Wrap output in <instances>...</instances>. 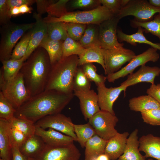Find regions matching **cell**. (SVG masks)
I'll list each match as a JSON object with an SVG mask.
<instances>
[{
    "label": "cell",
    "mask_w": 160,
    "mask_h": 160,
    "mask_svg": "<svg viewBox=\"0 0 160 160\" xmlns=\"http://www.w3.org/2000/svg\"><path fill=\"white\" fill-rule=\"evenodd\" d=\"M92 160H110L109 157L104 153L100 155Z\"/></svg>",
    "instance_id": "cell-54"
},
{
    "label": "cell",
    "mask_w": 160,
    "mask_h": 160,
    "mask_svg": "<svg viewBox=\"0 0 160 160\" xmlns=\"http://www.w3.org/2000/svg\"><path fill=\"white\" fill-rule=\"evenodd\" d=\"M115 16L106 7L100 5L95 8L88 10L68 12L66 14L59 18L48 15L43 19L47 23L60 22L99 25L104 21Z\"/></svg>",
    "instance_id": "cell-4"
},
{
    "label": "cell",
    "mask_w": 160,
    "mask_h": 160,
    "mask_svg": "<svg viewBox=\"0 0 160 160\" xmlns=\"http://www.w3.org/2000/svg\"><path fill=\"white\" fill-rule=\"evenodd\" d=\"M99 0H74L71 2V6L74 9L95 8L101 5Z\"/></svg>",
    "instance_id": "cell-44"
},
{
    "label": "cell",
    "mask_w": 160,
    "mask_h": 160,
    "mask_svg": "<svg viewBox=\"0 0 160 160\" xmlns=\"http://www.w3.org/2000/svg\"><path fill=\"white\" fill-rule=\"evenodd\" d=\"M129 106L131 110L141 112L159 108L160 105L153 97L148 95L130 99L129 100Z\"/></svg>",
    "instance_id": "cell-27"
},
{
    "label": "cell",
    "mask_w": 160,
    "mask_h": 160,
    "mask_svg": "<svg viewBox=\"0 0 160 160\" xmlns=\"http://www.w3.org/2000/svg\"><path fill=\"white\" fill-rule=\"evenodd\" d=\"M79 57L78 66L95 62L100 64L104 70L105 69L103 56L102 49L100 47H94L86 49Z\"/></svg>",
    "instance_id": "cell-29"
},
{
    "label": "cell",
    "mask_w": 160,
    "mask_h": 160,
    "mask_svg": "<svg viewBox=\"0 0 160 160\" xmlns=\"http://www.w3.org/2000/svg\"><path fill=\"white\" fill-rule=\"evenodd\" d=\"M25 60L24 56L20 59L10 58L1 62L3 66L0 70V80L6 81L15 77L19 72Z\"/></svg>",
    "instance_id": "cell-26"
},
{
    "label": "cell",
    "mask_w": 160,
    "mask_h": 160,
    "mask_svg": "<svg viewBox=\"0 0 160 160\" xmlns=\"http://www.w3.org/2000/svg\"><path fill=\"white\" fill-rule=\"evenodd\" d=\"M138 130L135 129L129 135L124 152L117 160H146L139 149Z\"/></svg>",
    "instance_id": "cell-21"
},
{
    "label": "cell",
    "mask_w": 160,
    "mask_h": 160,
    "mask_svg": "<svg viewBox=\"0 0 160 160\" xmlns=\"http://www.w3.org/2000/svg\"><path fill=\"white\" fill-rule=\"evenodd\" d=\"M9 12L11 17L12 16H18L20 14L19 7H17L11 8L9 10Z\"/></svg>",
    "instance_id": "cell-52"
},
{
    "label": "cell",
    "mask_w": 160,
    "mask_h": 160,
    "mask_svg": "<svg viewBox=\"0 0 160 160\" xmlns=\"http://www.w3.org/2000/svg\"><path fill=\"white\" fill-rule=\"evenodd\" d=\"M9 121L11 126L20 131L28 138L35 134V123L31 121L14 116Z\"/></svg>",
    "instance_id": "cell-33"
},
{
    "label": "cell",
    "mask_w": 160,
    "mask_h": 160,
    "mask_svg": "<svg viewBox=\"0 0 160 160\" xmlns=\"http://www.w3.org/2000/svg\"><path fill=\"white\" fill-rule=\"evenodd\" d=\"M148 2L152 6L160 8V0H149Z\"/></svg>",
    "instance_id": "cell-53"
},
{
    "label": "cell",
    "mask_w": 160,
    "mask_h": 160,
    "mask_svg": "<svg viewBox=\"0 0 160 160\" xmlns=\"http://www.w3.org/2000/svg\"><path fill=\"white\" fill-rule=\"evenodd\" d=\"M100 4L108 8L116 15L122 8L121 0H99Z\"/></svg>",
    "instance_id": "cell-46"
},
{
    "label": "cell",
    "mask_w": 160,
    "mask_h": 160,
    "mask_svg": "<svg viewBox=\"0 0 160 160\" xmlns=\"http://www.w3.org/2000/svg\"><path fill=\"white\" fill-rule=\"evenodd\" d=\"M119 20L115 16L99 25V41L101 49H109L123 46L124 43L119 42L117 36V27Z\"/></svg>",
    "instance_id": "cell-13"
},
{
    "label": "cell",
    "mask_w": 160,
    "mask_h": 160,
    "mask_svg": "<svg viewBox=\"0 0 160 160\" xmlns=\"http://www.w3.org/2000/svg\"><path fill=\"white\" fill-rule=\"evenodd\" d=\"M91 82L84 74L81 67H78L73 79V91L90 89Z\"/></svg>",
    "instance_id": "cell-37"
},
{
    "label": "cell",
    "mask_w": 160,
    "mask_h": 160,
    "mask_svg": "<svg viewBox=\"0 0 160 160\" xmlns=\"http://www.w3.org/2000/svg\"><path fill=\"white\" fill-rule=\"evenodd\" d=\"M17 110L0 92V118L8 121L15 116Z\"/></svg>",
    "instance_id": "cell-39"
},
{
    "label": "cell",
    "mask_w": 160,
    "mask_h": 160,
    "mask_svg": "<svg viewBox=\"0 0 160 160\" xmlns=\"http://www.w3.org/2000/svg\"><path fill=\"white\" fill-rule=\"evenodd\" d=\"M20 14L31 13L32 12V8L27 4H24L19 7Z\"/></svg>",
    "instance_id": "cell-51"
},
{
    "label": "cell",
    "mask_w": 160,
    "mask_h": 160,
    "mask_svg": "<svg viewBox=\"0 0 160 160\" xmlns=\"http://www.w3.org/2000/svg\"><path fill=\"white\" fill-rule=\"evenodd\" d=\"M35 23L17 24L11 22L0 28V60L10 59L13 48L23 35L33 27Z\"/></svg>",
    "instance_id": "cell-5"
},
{
    "label": "cell",
    "mask_w": 160,
    "mask_h": 160,
    "mask_svg": "<svg viewBox=\"0 0 160 160\" xmlns=\"http://www.w3.org/2000/svg\"><path fill=\"white\" fill-rule=\"evenodd\" d=\"M88 120L96 134L105 140L108 141L118 132L115 127L118 119L109 112L100 110Z\"/></svg>",
    "instance_id": "cell-8"
},
{
    "label": "cell",
    "mask_w": 160,
    "mask_h": 160,
    "mask_svg": "<svg viewBox=\"0 0 160 160\" xmlns=\"http://www.w3.org/2000/svg\"><path fill=\"white\" fill-rule=\"evenodd\" d=\"M28 160H35L33 158H28Z\"/></svg>",
    "instance_id": "cell-55"
},
{
    "label": "cell",
    "mask_w": 160,
    "mask_h": 160,
    "mask_svg": "<svg viewBox=\"0 0 160 160\" xmlns=\"http://www.w3.org/2000/svg\"><path fill=\"white\" fill-rule=\"evenodd\" d=\"M47 23V35L51 39L63 41L68 34L65 23L53 22Z\"/></svg>",
    "instance_id": "cell-34"
},
{
    "label": "cell",
    "mask_w": 160,
    "mask_h": 160,
    "mask_svg": "<svg viewBox=\"0 0 160 160\" xmlns=\"http://www.w3.org/2000/svg\"><path fill=\"white\" fill-rule=\"evenodd\" d=\"M130 24L133 28L142 27L145 33H150L157 37L160 42V13L155 15L153 19L149 21L141 23L133 19L130 21Z\"/></svg>",
    "instance_id": "cell-31"
},
{
    "label": "cell",
    "mask_w": 160,
    "mask_h": 160,
    "mask_svg": "<svg viewBox=\"0 0 160 160\" xmlns=\"http://www.w3.org/2000/svg\"><path fill=\"white\" fill-rule=\"evenodd\" d=\"M0 160H3V159H2L0 158Z\"/></svg>",
    "instance_id": "cell-57"
},
{
    "label": "cell",
    "mask_w": 160,
    "mask_h": 160,
    "mask_svg": "<svg viewBox=\"0 0 160 160\" xmlns=\"http://www.w3.org/2000/svg\"><path fill=\"white\" fill-rule=\"evenodd\" d=\"M147 160H153V159H148Z\"/></svg>",
    "instance_id": "cell-56"
},
{
    "label": "cell",
    "mask_w": 160,
    "mask_h": 160,
    "mask_svg": "<svg viewBox=\"0 0 160 160\" xmlns=\"http://www.w3.org/2000/svg\"><path fill=\"white\" fill-rule=\"evenodd\" d=\"M157 50L152 47L148 48L142 53L136 55L126 65L119 71L107 75V79L109 82L113 83L116 80L132 73L137 67L145 65L148 62L157 61L159 58Z\"/></svg>",
    "instance_id": "cell-11"
},
{
    "label": "cell",
    "mask_w": 160,
    "mask_h": 160,
    "mask_svg": "<svg viewBox=\"0 0 160 160\" xmlns=\"http://www.w3.org/2000/svg\"><path fill=\"white\" fill-rule=\"evenodd\" d=\"M0 91L16 110L31 97L20 72L11 79L0 80Z\"/></svg>",
    "instance_id": "cell-6"
},
{
    "label": "cell",
    "mask_w": 160,
    "mask_h": 160,
    "mask_svg": "<svg viewBox=\"0 0 160 160\" xmlns=\"http://www.w3.org/2000/svg\"><path fill=\"white\" fill-rule=\"evenodd\" d=\"M81 153L74 144L60 146L45 144L35 160H79Z\"/></svg>",
    "instance_id": "cell-10"
},
{
    "label": "cell",
    "mask_w": 160,
    "mask_h": 160,
    "mask_svg": "<svg viewBox=\"0 0 160 160\" xmlns=\"http://www.w3.org/2000/svg\"><path fill=\"white\" fill-rule=\"evenodd\" d=\"M137 28L136 33L131 34H126L121 29H117V36L119 42L121 43L125 41L134 46H136L137 43H143L160 50V43H155L149 41L143 34V29L140 27Z\"/></svg>",
    "instance_id": "cell-23"
},
{
    "label": "cell",
    "mask_w": 160,
    "mask_h": 160,
    "mask_svg": "<svg viewBox=\"0 0 160 160\" xmlns=\"http://www.w3.org/2000/svg\"><path fill=\"white\" fill-rule=\"evenodd\" d=\"M33 17L35 19L36 22L32 28V36L28 48L24 56L26 60L39 47L42 41L47 35V23L44 21L41 16L36 12H34Z\"/></svg>",
    "instance_id": "cell-17"
},
{
    "label": "cell",
    "mask_w": 160,
    "mask_h": 160,
    "mask_svg": "<svg viewBox=\"0 0 160 160\" xmlns=\"http://www.w3.org/2000/svg\"><path fill=\"white\" fill-rule=\"evenodd\" d=\"M81 67L88 78L91 81L94 82L97 86L105 83L107 76L97 73L96 68L92 63H86L81 65Z\"/></svg>",
    "instance_id": "cell-38"
},
{
    "label": "cell",
    "mask_w": 160,
    "mask_h": 160,
    "mask_svg": "<svg viewBox=\"0 0 160 160\" xmlns=\"http://www.w3.org/2000/svg\"><path fill=\"white\" fill-rule=\"evenodd\" d=\"M7 0H0V25L1 26L11 22L9 14L7 3Z\"/></svg>",
    "instance_id": "cell-45"
},
{
    "label": "cell",
    "mask_w": 160,
    "mask_h": 160,
    "mask_svg": "<svg viewBox=\"0 0 160 160\" xmlns=\"http://www.w3.org/2000/svg\"><path fill=\"white\" fill-rule=\"evenodd\" d=\"M79 59L77 55L62 57L52 65L45 90H55L66 93H73V79L78 67Z\"/></svg>",
    "instance_id": "cell-3"
},
{
    "label": "cell",
    "mask_w": 160,
    "mask_h": 160,
    "mask_svg": "<svg viewBox=\"0 0 160 160\" xmlns=\"http://www.w3.org/2000/svg\"><path fill=\"white\" fill-rule=\"evenodd\" d=\"M71 119L59 113L46 116L35 123V125L44 129L51 128L73 137L77 141Z\"/></svg>",
    "instance_id": "cell-12"
},
{
    "label": "cell",
    "mask_w": 160,
    "mask_h": 160,
    "mask_svg": "<svg viewBox=\"0 0 160 160\" xmlns=\"http://www.w3.org/2000/svg\"><path fill=\"white\" fill-rule=\"evenodd\" d=\"M10 129L9 121L0 118V157L4 160H12Z\"/></svg>",
    "instance_id": "cell-22"
},
{
    "label": "cell",
    "mask_w": 160,
    "mask_h": 160,
    "mask_svg": "<svg viewBox=\"0 0 160 160\" xmlns=\"http://www.w3.org/2000/svg\"><path fill=\"white\" fill-rule=\"evenodd\" d=\"M160 74V68L143 65L137 71L129 75L126 80L122 82L121 85L128 87L143 82L150 83L151 84H154L155 77L159 76Z\"/></svg>",
    "instance_id": "cell-16"
},
{
    "label": "cell",
    "mask_w": 160,
    "mask_h": 160,
    "mask_svg": "<svg viewBox=\"0 0 160 160\" xmlns=\"http://www.w3.org/2000/svg\"><path fill=\"white\" fill-rule=\"evenodd\" d=\"M129 135L128 132L121 133L118 132L115 136L107 141L104 153L110 160L118 159L123 154Z\"/></svg>",
    "instance_id": "cell-19"
},
{
    "label": "cell",
    "mask_w": 160,
    "mask_h": 160,
    "mask_svg": "<svg viewBox=\"0 0 160 160\" xmlns=\"http://www.w3.org/2000/svg\"><path fill=\"white\" fill-rule=\"evenodd\" d=\"M73 93L79 99L81 110L86 120L100 110L97 94L94 90L74 91Z\"/></svg>",
    "instance_id": "cell-15"
},
{
    "label": "cell",
    "mask_w": 160,
    "mask_h": 160,
    "mask_svg": "<svg viewBox=\"0 0 160 160\" xmlns=\"http://www.w3.org/2000/svg\"><path fill=\"white\" fill-rule=\"evenodd\" d=\"M146 93L153 97L160 105V84H151L147 89Z\"/></svg>",
    "instance_id": "cell-49"
},
{
    "label": "cell",
    "mask_w": 160,
    "mask_h": 160,
    "mask_svg": "<svg viewBox=\"0 0 160 160\" xmlns=\"http://www.w3.org/2000/svg\"><path fill=\"white\" fill-rule=\"evenodd\" d=\"M65 24L68 36L76 41H79L87 25L71 22Z\"/></svg>",
    "instance_id": "cell-41"
},
{
    "label": "cell",
    "mask_w": 160,
    "mask_h": 160,
    "mask_svg": "<svg viewBox=\"0 0 160 160\" xmlns=\"http://www.w3.org/2000/svg\"><path fill=\"white\" fill-rule=\"evenodd\" d=\"M102 49L105 66L104 73L107 76L119 71L124 64L136 55L133 51L123 47Z\"/></svg>",
    "instance_id": "cell-9"
},
{
    "label": "cell",
    "mask_w": 160,
    "mask_h": 160,
    "mask_svg": "<svg viewBox=\"0 0 160 160\" xmlns=\"http://www.w3.org/2000/svg\"><path fill=\"white\" fill-rule=\"evenodd\" d=\"M160 13V8L152 6L147 0H129L116 16L120 20L127 16H132L135 21L143 23L152 20L156 13Z\"/></svg>",
    "instance_id": "cell-7"
},
{
    "label": "cell",
    "mask_w": 160,
    "mask_h": 160,
    "mask_svg": "<svg viewBox=\"0 0 160 160\" xmlns=\"http://www.w3.org/2000/svg\"><path fill=\"white\" fill-rule=\"evenodd\" d=\"M127 87L120 85L118 87H106L105 83L97 86L98 104L101 110L109 112L115 114L113 104L123 91L125 92Z\"/></svg>",
    "instance_id": "cell-14"
},
{
    "label": "cell",
    "mask_w": 160,
    "mask_h": 160,
    "mask_svg": "<svg viewBox=\"0 0 160 160\" xmlns=\"http://www.w3.org/2000/svg\"><path fill=\"white\" fill-rule=\"evenodd\" d=\"M62 49V57H66L73 55H77L79 56L83 54L86 49L79 42L73 39L68 36L63 41Z\"/></svg>",
    "instance_id": "cell-36"
},
{
    "label": "cell",
    "mask_w": 160,
    "mask_h": 160,
    "mask_svg": "<svg viewBox=\"0 0 160 160\" xmlns=\"http://www.w3.org/2000/svg\"><path fill=\"white\" fill-rule=\"evenodd\" d=\"M52 67L47 52L40 46L24 62L19 72L31 97L45 90Z\"/></svg>",
    "instance_id": "cell-2"
},
{
    "label": "cell",
    "mask_w": 160,
    "mask_h": 160,
    "mask_svg": "<svg viewBox=\"0 0 160 160\" xmlns=\"http://www.w3.org/2000/svg\"><path fill=\"white\" fill-rule=\"evenodd\" d=\"M107 142L97 134L93 136L85 143L84 160H92L104 153Z\"/></svg>",
    "instance_id": "cell-24"
},
{
    "label": "cell",
    "mask_w": 160,
    "mask_h": 160,
    "mask_svg": "<svg viewBox=\"0 0 160 160\" xmlns=\"http://www.w3.org/2000/svg\"><path fill=\"white\" fill-rule=\"evenodd\" d=\"M11 152L12 160H28V158L21 153L18 147L12 146Z\"/></svg>",
    "instance_id": "cell-50"
},
{
    "label": "cell",
    "mask_w": 160,
    "mask_h": 160,
    "mask_svg": "<svg viewBox=\"0 0 160 160\" xmlns=\"http://www.w3.org/2000/svg\"><path fill=\"white\" fill-rule=\"evenodd\" d=\"M55 90H46L31 97L19 109L15 117L27 119L35 123L48 115L60 113L74 96Z\"/></svg>",
    "instance_id": "cell-1"
},
{
    "label": "cell",
    "mask_w": 160,
    "mask_h": 160,
    "mask_svg": "<svg viewBox=\"0 0 160 160\" xmlns=\"http://www.w3.org/2000/svg\"><path fill=\"white\" fill-rule=\"evenodd\" d=\"M139 140V150L145 153L146 158L160 160V137L148 134L143 135Z\"/></svg>",
    "instance_id": "cell-20"
},
{
    "label": "cell",
    "mask_w": 160,
    "mask_h": 160,
    "mask_svg": "<svg viewBox=\"0 0 160 160\" xmlns=\"http://www.w3.org/2000/svg\"><path fill=\"white\" fill-rule=\"evenodd\" d=\"M45 145L42 139L35 134L28 138L19 149L21 153L27 157L35 158Z\"/></svg>",
    "instance_id": "cell-28"
},
{
    "label": "cell",
    "mask_w": 160,
    "mask_h": 160,
    "mask_svg": "<svg viewBox=\"0 0 160 160\" xmlns=\"http://www.w3.org/2000/svg\"><path fill=\"white\" fill-rule=\"evenodd\" d=\"M35 134L40 137L46 145L51 146L66 145L73 143L74 139L51 128L47 130L36 126Z\"/></svg>",
    "instance_id": "cell-18"
},
{
    "label": "cell",
    "mask_w": 160,
    "mask_h": 160,
    "mask_svg": "<svg viewBox=\"0 0 160 160\" xmlns=\"http://www.w3.org/2000/svg\"><path fill=\"white\" fill-rule=\"evenodd\" d=\"M32 35V29L25 33L20 41L15 46L12 53L11 59H20L24 57L28 48Z\"/></svg>",
    "instance_id": "cell-35"
},
{
    "label": "cell",
    "mask_w": 160,
    "mask_h": 160,
    "mask_svg": "<svg viewBox=\"0 0 160 160\" xmlns=\"http://www.w3.org/2000/svg\"><path fill=\"white\" fill-rule=\"evenodd\" d=\"M69 0H59L51 4L47 8V12L52 17L60 18L66 14L68 12L66 5Z\"/></svg>",
    "instance_id": "cell-40"
},
{
    "label": "cell",
    "mask_w": 160,
    "mask_h": 160,
    "mask_svg": "<svg viewBox=\"0 0 160 160\" xmlns=\"http://www.w3.org/2000/svg\"><path fill=\"white\" fill-rule=\"evenodd\" d=\"M37 7V13L41 16L47 12L48 7L57 0H35Z\"/></svg>",
    "instance_id": "cell-47"
},
{
    "label": "cell",
    "mask_w": 160,
    "mask_h": 160,
    "mask_svg": "<svg viewBox=\"0 0 160 160\" xmlns=\"http://www.w3.org/2000/svg\"><path fill=\"white\" fill-rule=\"evenodd\" d=\"M10 132L12 147L20 148L28 138L21 132L10 125Z\"/></svg>",
    "instance_id": "cell-43"
},
{
    "label": "cell",
    "mask_w": 160,
    "mask_h": 160,
    "mask_svg": "<svg viewBox=\"0 0 160 160\" xmlns=\"http://www.w3.org/2000/svg\"><path fill=\"white\" fill-rule=\"evenodd\" d=\"M143 121L152 126H160V107L141 112Z\"/></svg>",
    "instance_id": "cell-42"
},
{
    "label": "cell",
    "mask_w": 160,
    "mask_h": 160,
    "mask_svg": "<svg viewBox=\"0 0 160 160\" xmlns=\"http://www.w3.org/2000/svg\"><path fill=\"white\" fill-rule=\"evenodd\" d=\"M73 127L77 141L82 148L85 147L88 140L96 134L94 129L89 122L82 124H73Z\"/></svg>",
    "instance_id": "cell-32"
},
{
    "label": "cell",
    "mask_w": 160,
    "mask_h": 160,
    "mask_svg": "<svg viewBox=\"0 0 160 160\" xmlns=\"http://www.w3.org/2000/svg\"><path fill=\"white\" fill-rule=\"evenodd\" d=\"M99 25H87L79 43L85 49L100 47L98 39Z\"/></svg>",
    "instance_id": "cell-30"
},
{
    "label": "cell",
    "mask_w": 160,
    "mask_h": 160,
    "mask_svg": "<svg viewBox=\"0 0 160 160\" xmlns=\"http://www.w3.org/2000/svg\"><path fill=\"white\" fill-rule=\"evenodd\" d=\"M6 1L9 10L13 7H19L24 4L30 6L36 3L35 0H7Z\"/></svg>",
    "instance_id": "cell-48"
},
{
    "label": "cell",
    "mask_w": 160,
    "mask_h": 160,
    "mask_svg": "<svg viewBox=\"0 0 160 160\" xmlns=\"http://www.w3.org/2000/svg\"><path fill=\"white\" fill-rule=\"evenodd\" d=\"M63 42L62 41L52 39L47 35L39 46L44 49L47 52L52 65L62 57Z\"/></svg>",
    "instance_id": "cell-25"
}]
</instances>
